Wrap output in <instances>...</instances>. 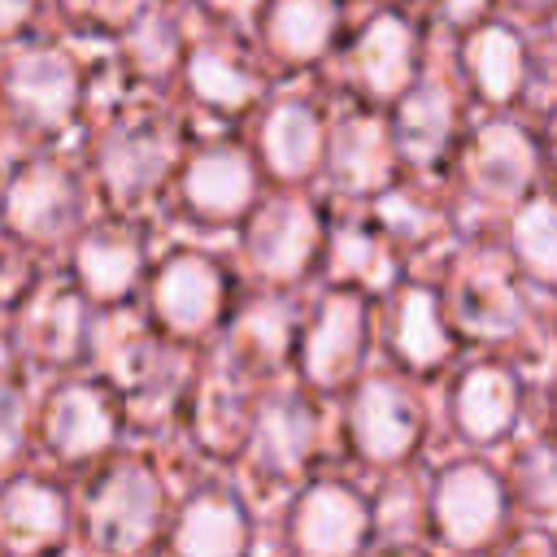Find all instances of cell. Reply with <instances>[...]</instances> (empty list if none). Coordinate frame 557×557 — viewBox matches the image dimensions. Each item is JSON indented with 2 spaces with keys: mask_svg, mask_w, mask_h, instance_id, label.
<instances>
[{
  "mask_svg": "<svg viewBox=\"0 0 557 557\" xmlns=\"http://www.w3.org/2000/svg\"><path fill=\"white\" fill-rule=\"evenodd\" d=\"M157 505H161V496H157L152 474L139 466H122L104 479V487L96 492V500L87 509L91 535L104 548H139L152 535Z\"/></svg>",
  "mask_w": 557,
  "mask_h": 557,
  "instance_id": "cell-1",
  "label": "cell"
},
{
  "mask_svg": "<svg viewBox=\"0 0 557 557\" xmlns=\"http://www.w3.org/2000/svg\"><path fill=\"white\" fill-rule=\"evenodd\" d=\"M435 513L453 544H483L500 527V483L483 466H457L440 479Z\"/></svg>",
  "mask_w": 557,
  "mask_h": 557,
  "instance_id": "cell-2",
  "label": "cell"
},
{
  "mask_svg": "<svg viewBox=\"0 0 557 557\" xmlns=\"http://www.w3.org/2000/svg\"><path fill=\"white\" fill-rule=\"evenodd\" d=\"M361 531L366 505L339 483L313 487L296 509V544L305 553H348L361 544Z\"/></svg>",
  "mask_w": 557,
  "mask_h": 557,
  "instance_id": "cell-3",
  "label": "cell"
},
{
  "mask_svg": "<svg viewBox=\"0 0 557 557\" xmlns=\"http://www.w3.org/2000/svg\"><path fill=\"white\" fill-rule=\"evenodd\" d=\"M9 222L26 235V239H52L70 226L74 218V187L61 170L52 165H30L13 178L9 187Z\"/></svg>",
  "mask_w": 557,
  "mask_h": 557,
  "instance_id": "cell-4",
  "label": "cell"
},
{
  "mask_svg": "<svg viewBox=\"0 0 557 557\" xmlns=\"http://www.w3.org/2000/svg\"><path fill=\"white\" fill-rule=\"evenodd\" d=\"M352 431L366 457L374 461H396L409 453L418 435V413L413 405L392 387V383H366L352 409Z\"/></svg>",
  "mask_w": 557,
  "mask_h": 557,
  "instance_id": "cell-5",
  "label": "cell"
},
{
  "mask_svg": "<svg viewBox=\"0 0 557 557\" xmlns=\"http://www.w3.org/2000/svg\"><path fill=\"white\" fill-rule=\"evenodd\" d=\"M309 453V413L296 400H278L261 413L257 426V444H252V479L261 483V492H274L278 483H287L300 461Z\"/></svg>",
  "mask_w": 557,
  "mask_h": 557,
  "instance_id": "cell-6",
  "label": "cell"
},
{
  "mask_svg": "<svg viewBox=\"0 0 557 557\" xmlns=\"http://www.w3.org/2000/svg\"><path fill=\"white\" fill-rule=\"evenodd\" d=\"M313 239H318V226H313V213L296 200H283V205H270L257 222H252V261L274 274V278H287L296 274L309 252H313Z\"/></svg>",
  "mask_w": 557,
  "mask_h": 557,
  "instance_id": "cell-7",
  "label": "cell"
},
{
  "mask_svg": "<svg viewBox=\"0 0 557 557\" xmlns=\"http://www.w3.org/2000/svg\"><path fill=\"white\" fill-rule=\"evenodd\" d=\"M222 300L218 270L200 257H178L157 278V309L174 331H200L213 322Z\"/></svg>",
  "mask_w": 557,
  "mask_h": 557,
  "instance_id": "cell-8",
  "label": "cell"
},
{
  "mask_svg": "<svg viewBox=\"0 0 557 557\" xmlns=\"http://www.w3.org/2000/svg\"><path fill=\"white\" fill-rule=\"evenodd\" d=\"M361 357V305L352 296H331L309 331L305 370L318 383H339Z\"/></svg>",
  "mask_w": 557,
  "mask_h": 557,
  "instance_id": "cell-9",
  "label": "cell"
},
{
  "mask_svg": "<svg viewBox=\"0 0 557 557\" xmlns=\"http://www.w3.org/2000/svg\"><path fill=\"white\" fill-rule=\"evenodd\" d=\"M9 87H13V100L44 122L65 117V109L74 104V70L61 52H48V48L22 52L9 70Z\"/></svg>",
  "mask_w": 557,
  "mask_h": 557,
  "instance_id": "cell-10",
  "label": "cell"
},
{
  "mask_svg": "<svg viewBox=\"0 0 557 557\" xmlns=\"http://www.w3.org/2000/svg\"><path fill=\"white\" fill-rule=\"evenodd\" d=\"M531 170H535V152H531V144H527V135L518 126L496 122V126L479 131L474 152H470V174H474V183L483 191L513 196V191L527 187Z\"/></svg>",
  "mask_w": 557,
  "mask_h": 557,
  "instance_id": "cell-11",
  "label": "cell"
},
{
  "mask_svg": "<svg viewBox=\"0 0 557 557\" xmlns=\"http://www.w3.org/2000/svg\"><path fill=\"white\" fill-rule=\"evenodd\" d=\"M48 440L61 457H87L113 440L109 409L87 387H65L48 405Z\"/></svg>",
  "mask_w": 557,
  "mask_h": 557,
  "instance_id": "cell-12",
  "label": "cell"
},
{
  "mask_svg": "<svg viewBox=\"0 0 557 557\" xmlns=\"http://www.w3.org/2000/svg\"><path fill=\"white\" fill-rule=\"evenodd\" d=\"M61 531V496L35 479L13 483L0 496V540L17 553L44 548Z\"/></svg>",
  "mask_w": 557,
  "mask_h": 557,
  "instance_id": "cell-13",
  "label": "cell"
},
{
  "mask_svg": "<svg viewBox=\"0 0 557 557\" xmlns=\"http://www.w3.org/2000/svg\"><path fill=\"white\" fill-rule=\"evenodd\" d=\"M187 200L209 218H231L252 200V165L239 152H205L187 170Z\"/></svg>",
  "mask_w": 557,
  "mask_h": 557,
  "instance_id": "cell-14",
  "label": "cell"
},
{
  "mask_svg": "<svg viewBox=\"0 0 557 557\" xmlns=\"http://www.w3.org/2000/svg\"><path fill=\"white\" fill-rule=\"evenodd\" d=\"M413 65V35L400 17H374L357 44V74L366 78L370 91L392 96L405 87Z\"/></svg>",
  "mask_w": 557,
  "mask_h": 557,
  "instance_id": "cell-15",
  "label": "cell"
},
{
  "mask_svg": "<svg viewBox=\"0 0 557 557\" xmlns=\"http://www.w3.org/2000/svg\"><path fill=\"white\" fill-rule=\"evenodd\" d=\"M165 161H170V144L161 131H126L104 152V178H109L113 196L135 200L161 178Z\"/></svg>",
  "mask_w": 557,
  "mask_h": 557,
  "instance_id": "cell-16",
  "label": "cell"
},
{
  "mask_svg": "<svg viewBox=\"0 0 557 557\" xmlns=\"http://www.w3.org/2000/svg\"><path fill=\"white\" fill-rule=\"evenodd\" d=\"M513 405H518V392H513V379L496 366H483L474 374H466L461 392H457V418H461V431L474 435V440H496L509 418H513Z\"/></svg>",
  "mask_w": 557,
  "mask_h": 557,
  "instance_id": "cell-17",
  "label": "cell"
},
{
  "mask_svg": "<svg viewBox=\"0 0 557 557\" xmlns=\"http://www.w3.org/2000/svg\"><path fill=\"white\" fill-rule=\"evenodd\" d=\"M318 152H322V126L305 104L287 100L265 117V161L283 178L305 174L318 161Z\"/></svg>",
  "mask_w": 557,
  "mask_h": 557,
  "instance_id": "cell-18",
  "label": "cell"
},
{
  "mask_svg": "<svg viewBox=\"0 0 557 557\" xmlns=\"http://www.w3.org/2000/svg\"><path fill=\"white\" fill-rule=\"evenodd\" d=\"M453 300H457V318L470 331H479V335L509 331L513 326V313H518L513 292L500 278V270H479V265L461 270L457 283H453Z\"/></svg>",
  "mask_w": 557,
  "mask_h": 557,
  "instance_id": "cell-19",
  "label": "cell"
},
{
  "mask_svg": "<svg viewBox=\"0 0 557 557\" xmlns=\"http://www.w3.org/2000/svg\"><path fill=\"white\" fill-rule=\"evenodd\" d=\"M466 65L474 70V83L487 100H509L522 78V48L505 26H487L470 39Z\"/></svg>",
  "mask_w": 557,
  "mask_h": 557,
  "instance_id": "cell-20",
  "label": "cell"
},
{
  "mask_svg": "<svg viewBox=\"0 0 557 557\" xmlns=\"http://www.w3.org/2000/svg\"><path fill=\"white\" fill-rule=\"evenodd\" d=\"M174 544L183 553H235V548H244V518H239V509L231 500L200 496L183 513Z\"/></svg>",
  "mask_w": 557,
  "mask_h": 557,
  "instance_id": "cell-21",
  "label": "cell"
},
{
  "mask_svg": "<svg viewBox=\"0 0 557 557\" xmlns=\"http://www.w3.org/2000/svg\"><path fill=\"white\" fill-rule=\"evenodd\" d=\"M387 174V139L374 122H348L339 135H335V178L348 187V191H366V187H379Z\"/></svg>",
  "mask_w": 557,
  "mask_h": 557,
  "instance_id": "cell-22",
  "label": "cell"
},
{
  "mask_svg": "<svg viewBox=\"0 0 557 557\" xmlns=\"http://www.w3.org/2000/svg\"><path fill=\"white\" fill-rule=\"evenodd\" d=\"M335 30L331 0H278L270 17V35L287 57H318Z\"/></svg>",
  "mask_w": 557,
  "mask_h": 557,
  "instance_id": "cell-23",
  "label": "cell"
},
{
  "mask_svg": "<svg viewBox=\"0 0 557 557\" xmlns=\"http://www.w3.org/2000/svg\"><path fill=\"white\" fill-rule=\"evenodd\" d=\"M448 126H453V104L440 87H426L418 96L405 100L400 109V122H396V135H400V148L413 157V161H431L444 139H448Z\"/></svg>",
  "mask_w": 557,
  "mask_h": 557,
  "instance_id": "cell-24",
  "label": "cell"
},
{
  "mask_svg": "<svg viewBox=\"0 0 557 557\" xmlns=\"http://www.w3.org/2000/svg\"><path fill=\"white\" fill-rule=\"evenodd\" d=\"M396 352L409 366H435L448 357V335L440 326L435 300L426 292H409L400 300V322H396Z\"/></svg>",
  "mask_w": 557,
  "mask_h": 557,
  "instance_id": "cell-25",
  "label": "cell"
},
{
  "mask_svg": "<svg viewBox=\"0 0 557 557\" xmlns=\"http://www.w3.org/2000/svg\"><path fill=\"white\" fill-rule=\"evenodd\" d=\"M26 339L44 357H57V361L70 357L78 348V339H83V309H78V300L70 292H48L30 309V318H26Z\"/></svg>",
  "mask_w": 557,
  "mask_h": 557,
  "instance_id": "cell-26",
  "label": "cell"
},
{
  "mask_svg": "<svg viewBox=\"0 0 557 557\" xmlns=\"http://www.w3.org/2000/svg\"><path fill=\"white\" fill-rule=\"evenodd\" d=\"M135 270H139V252H135V244H126L117 235H96L78 248V274L87 283V292H96V296L126 292Z\"/></svg>",
  "mask_w": 557,
  "mask_h": 557,
  "instance_id": "cell-27",
  "label": "cell"
},
{
  "mask_svg": "<svg viewBox=\"0 0 557 557\" xmlns=\"http://www.w3.org/2000/svg\"><path fill=\"white\" fill-rule=\"evenodd\" d=\"M513 244L540 278H557V209L548 200H531L513 218Z\"/></svg>",
  "mask_w": 557,
  "mask_h": 557,
  "instance_id": "cell-28",
  "label": "cell"
},
{
  "mask_svg": "<svg viewBox=\"0 0 557 557\" xmlns=\"http://www.w3.org/2000/svg\"><path fill=\"white\" fill-rule=\"evenodd\" d=\"M191 91L200 96V100H209V104H218V109H244L248 100H252V83L226 61V57H218V52H200V57H191Z\"/></svg>",
  "mask_w": 557,
  "mask_h": 557,
  "instance_id": "cell-29",
  "label": "cell"
},
{
  "mask_svg": "<svg viewBox=\"0 0 557 557\" xmlns=\"http://www.w3.org/2000/svg\"><path fill=\"white\" fill-rule=\"evenodd\" d=\"M200 418H205V435H209L213 444H231V440L239 435V422H244V405H239L235 383L226 387V379H213V383L205 387Z\"/></svg>",
  "mask_w": 557,
  "mask_h": 557,
  "instance_id": "cell-30",
  "label": "cell"
},
{
  "mask_svg": "<svg viewBox=\"0 0 557 557\" xmlns=\"http://www.w3.org/2000/svg\"><path fill=\"white\" fill-rule=\"evenodd\" d=\"M335 265H339L344 274L366 278V283H387V257H383V248H379L370 235L344 231L339 244H335Z\"/></svg>",
  "mask_w": 557,
  "mask_h": 557,
  "instance_id": "cell-31",
  "label": "cell"
},
{
  "mask_svg": "<svg viewBox=\"0 0 557 557\" xmlns=\"http://www.w3.org/2000/svg\"><path fill=\"white\" fill-rule=\"evenodd\" d=\"M522 492L540 509H557V453L553 448H531L522 461Z\"/></svg>",
  "mask_w": 557,
  "mask_h": 557,
  "instance_id": "cell-32",
  "label": "cell"
},
{
  "mask_svg": "<svg viewBox=\"0 0 557 557\" xmlns=\"http://www.w3.org/2000/svg\"><path fill=\"white\" fill-rule=\"evenodd\" d=\"M17 440H22V396L0 383V461L13 457Z\"/></svg>",
  "mask_w": 557,
  "mask_h": 557,
  "instance_id": "cell-33",
  "label": "cell"
},
{
  "mask_svg": "<svg viewBox=\"0 0 557 557\" xmlns=\"http://www.w3.org/2000/svg\"><path fill=\"white\" fill-rule=\"evenodd\" d=\"M65 4H70L74 13H83V17H91V22H104V26H113V22L131 17L139 0H65Z\"/></svg>",
  "mask_w": 557,
  "mask_h": 557,
  "instance_id": "cell-34",
  "label": "cell"
},
{
  "mask_svg": "<svg viewBox=\"0 0 557 557\" xmlns=\"http://www.w3.org/2000/svg\"><path fill=\"white\" fill-rule=\"evenodd\" d=\"M30 0H0V30H13L17 22H26Z\"/></svg>",
  "mask_w": 557,
  "mask_h": 557,
  "instance_id": "cell-35",
  "label": "cell"
},
{
  "mask_svg": "<svg viewBox=\"0 0 557 557\" xmlns=\"http://www.w3.org/2000/svg\"><path fill=\"white\" fill-rule=\"evenodd\" d=\"M213 9H222V13H248L257 0H209Z\"/></svg>",
  "mask_w": 557,
  "mask_h": 557,
  "instance_id": "cell-36",
  "label": "cell"
},
{
  "mask_svg": "<svg viewBox=\"0 0 557 557\" xmlns=\"http://www.w3.org/2000/svg\"><path fill=\"white\" fill-rule=\"evenodd\" d=\"M479 4H483V0H453V4H448V13H453V17H466V13H474Z\"/></svg>",
  "mask_w": 557,
  "mask_h": 557,
  "instance_id": "cell-37",
  "label": "cell"
},
{
  "mask_svg": "<svg viewBox=\"0 0 557 557\" xmlns=\"http://www.w3.org/2000/svg\"><path fill=\"white\" fill-rule=\"evenodd\" d=\"M518 4H544V0H518Z\"/></svg>",
  "mask_w": 557,
  "mask_h": 557,
  "instance_id": "cell-38",
  "label": "cell"
},
{
  "mask_svg": "<svg viewBox=\"0 0 557 557\" xmlns=\"http://www.w3.org/2000/svg\"><path fill=\"white\" fill-rule=\"evenodd\" d=\"M553 148H557V126H553Z\"/></svg>",
  "mask_w": 557,
  "mask_h": 557,
  "instance_id": "cell-39",
  "label": "cell"
}]
</instances>
